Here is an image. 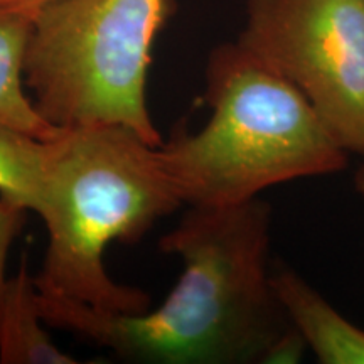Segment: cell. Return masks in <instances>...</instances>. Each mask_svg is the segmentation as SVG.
I'll return each instance as SVG.
<instances>
[{"mask_svg":"<svg viewBox=\"0 0 364 364\" xmlns=\"http://www.w3.org/2000/svg\"><path fill=\"white\" fill-rule=\"evenodd\" d=\"M24 209L0 196V295H2L4 287H6L9 279L6 275L9 250L19 235L22 221H24Z\"/></svg>","mask_w":364,"mask_h":364,"instance_id":"10","label":"cell"},{"mask_svg":"<svg viewBox=\"0 0 364 364\" xmlns=\"http://www.w3.org/2000/svg\"><path fill=\"white\" fill-rule=\"evenodd\" d=\"M161 156L120 125L61 129L48 140L43 204L48 252L36 277L41 294L100 311L142 314L150 297L118 284L105 268L112 241L134 243L182 206Z\"/></svg>","mask_w":364,"mask_h":364,"instance_id":"2","label":"cell"},{"mask_svg":"<svg viewBox=\"0 0 364 364\" xmlns=\"http://www.w3.org/2000/svg\"><path fill=\"white\" fill-rule=\"evenodd\" d=\"M208 124L177 130L161 156L188 206H226L277 184L343 171L348 152L300 91L238 43L206 68Z\"/></svg>","mask_w":364,"mask_h":364,"instance_id":"3","label":"cell"},{"mask_svg":"<svg viewBox=\"0 0 364 364\" xmlns=\"http://www.w3.org/2000/svg\"><path fill=\"white\" fill-rule=\"evenodd\" d=\"M36 16L0 9V124L49 140L61 129L49 124L26 93L24 63Z\"/></svg>","mask_w":364,"mask_h":364,"instance_id":"8","label":"cell"},{"mask_svg":"<svg viewBox=\"0 0 364 364\" xmlns=\"http://www.w3.org/2000/svg\"><path fill=\"white\" fill-rule=\"evenodd\" d=\"M48 140L0 124V196L24 211L43 204Z\"/></svg>","mask_w":364,"mask_h":364,"instance_id":"9","label":"cell"},{"mask_svg":"<svg viewBox=\"0 0 364 364\" xmlns=\"http://www.w3.org/2000/svg\"><path fill=\"white\" fill-rule=\"evenodd\" d=\"M51 2L54 0H0V9L38 14L41 9L49 6Z\"/></svg>","mask_w":364,"mask_h":364,"instance_id":"11","label":"cell"},{"mask_svg":"<svg viewBox=\"0 0 364 364\" xmlns=\"http://www.w3.org/2000/svg\"><path fill=\"white\" fill-rule=\"evenodd\" d=\"M306 97L346 152L364 150V0H247L238 41Z\"/></svg>","mask_w":364,"mask_h":364,"instance_id":"5","label":"cell"},{"mask_svg":"<svg viewBox=\"0 0 364 364\" xmlns=\"http://www.w3.org/2000/svg\"><path fill=\"white\" fill-rule=\"evenodd\" d=\"M282 309L306 346L324 364H364V329L354 326L292 270L272 273Z\"/></svg>","mask_w":364,"mask_h":364,"instance_id":"6","label":"cell"},{"mask_svg":"<svg viewBox=\"0 0 364 364\" xmlns=\"http://www.w3.org/2000/svg\"><path fill=\"white\" fill-rule=\"evenodd\" d=\"M272 208L260 198L189 206L159 243L182 273L152 311L117 314L39 292L46 326L132 363L267 364L292 329L268 265Z\"/></svg>","mask_w":364,"mask_h":364,"instance_id":"1","label":"cell"},{"mask_svg":"<svg viewBox=\"0 0 364 364\" xmlns=\"http://www.w3.org/2000/svg\"><path fill=\"white\" fill-rule=\"evenodd\" d=\"M171 12V0H54L41 9L24 63L41 115L58 129L127 127L161 147L147 76Z\"/></svg>","mask_w":364,"mask_h":364,"instance_id":"4","label":"cell"},{"mask_svg":"<svg viewBox=\"0 0 364 364\" xmlns=\"http://www.w3.org/2000/svg\"><path fill=\"white\" fill-rule=\"evenodd\" d=\"M361 157H363V162L356 172V177H354V184H356L358 193L364 198V150L361 152Z\"/></svg>","mask_w":364,"mask_h":364,"instance_id":"12","label":"cell"},{"mask_svg":"<svg viewBox=\"0 0 364 364\" xmlns=\"http://www.w3.org/2000/svg\"><path fill=\"white\" fill-rule=\"evenodd\" d=\"M43 324L36 277L22 260L0 295V363L78 364L73 354L58 348Z\"/></svg>","mask_w":364,"mask_h":364,"instance_id":"7","label":"cell"}]
</instances>
